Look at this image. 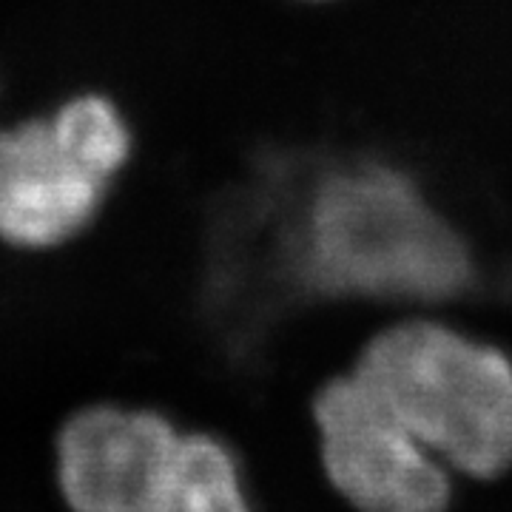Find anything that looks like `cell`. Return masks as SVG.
Wrapping results in <instances>:
<instances>
[{
    "label": "cell",
    "mask_w": 512,
    "mask_h": 512,
    "mask_svg": "<svg viewBox=\"0 0 512 512\" xmlns=\"http://www.w3.org/2000/svg\"><path fill=\"white\" fill-rule=\"evenodd\" d=\"M143 512H251L237 453L214 433L185 430L168 476Z\"/></svg>",
    "instance_id": "obj_6"
},
{
    "label": "cell",
    "mask_w": 512,
    "mask_h": 512,
    "mask_svg": "<svg viewBox=\"0 0 512 512\" xmlns=\"http://www.w3.org/2000/svg\"><path fill=\"white\" fill-rule=\"evenodd\" d=\"M185 427L143 399L94 396L55 424L49 456L63 512H143L168 476Z\"/></svg>",
    "instance_id": "obj_4"
},
{
    "label": "cell",
    "mask_w": 512,
    "mask_h": 512,
    "mask_svg": "<svg viewBox=\"0 0 512 512\" xmlns=\"http://www.w3.org/2000/svg\"><path fill=\"white\" fill-rule=\"evenodd\" d=\"M444 467L493 478L512 464V359L430 316L376 330L353 367Z\"/></svg>",
    "instance_id": "obj_3"
},
{
    "label": "cell",
    "mask_w": 512,
    "mask_h": 512,
    "mask_svg": "<svg viewBox=\"0 0 512 512\" xmlns=\"http://www.w3.org/2000/svg\"><path fill=\"white\" fill-rule=\"evenodd\" d=\"M330 484L359 512H444L447 470L353 370L313 396Z\"/></svg>",
    "instance_id": "obj_5"
},
{
    "label": "cell",
    "mask_w": 512,
    "mask_h": 512,
    "mask_svg": "<svg viewBox=\"0 0 512 512\" xmlns=\"http://www.w3.org/2000/svg\"><path fill=\"white\" fill-rule=\"evenodd\" d=\"M296 3H328V0H296Z\"/></svg>",
    "instance_id": "obj_8"
},
{
    "label": "cell",
    "mask_w": 512,
    "mask_h": 512,
    "mask_svg": "<svg viewBox=\"0 0 512 512\" xmlns=\"http://www.w3.org/2000/svg\"><path fill=\"white\" fill-rule=\"evenodd\" d=\"M6 97H9V92H6V77L0 72V111L6 109Z\"/></svg>",
    "instance_id": "obj_7"
},
{
    "label": "cell",
    "mask_w": 512,
    "mask_h": 512,
    "mask_svg": "<svg viewBox=\"0 0 512 512\" xmlns=\"http://www.w3.org/2000/svg\"><path fill=\"white\" fill-rule=\"evenodd\" d=\"M143 128L103 80L0 111V254L52 262L97 234L126 191Z\"/></svg>",
    "instance_id": "obj_2"
},
{
    "label": "cell",
    "mask_w": 512,
    "mask_h": 512,
    "mask_svg": "<svg viewBox=\"0 0 512 512\" xmlns=\"http://www.w3.org/2000/svg\"><path fill=\"white\" fill-rule=\"evenodd\" d=\"M293 282L333 299L439 302L470 285V248L396 165L328 168L288 228Z\"/></svg>",
    "instance_id": "obj_1"
}]
</instances>
